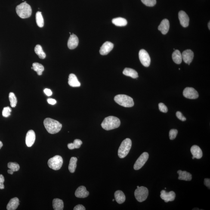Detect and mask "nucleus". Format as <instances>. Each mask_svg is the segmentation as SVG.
<instances>
[{
  "label": "nucleus",
  "instance_id": "36",
  "mask_svg": "<svg viewBox=\"0 0 210 210\" xmlns=\"http://www.w3.org/2000/svg\"><path fill=\"white\" fill-rule=\"evenodd\" d=\"M178 134V131L176 129H171L169 131V138L170 139L172 140L174 139L176 137Z\"/></svg>",
  "mask_w": 210,
  "mask_h": 210
},
{
  "label": "nucleus",
  "instance_id": "27",
  "mask_svg": "<svg viewBox=\"0 0 210 210\" xmlns=\"http://www.w3.org/2000/svg\"><path fill=\"white\" fill-rule=\"evenodd\" d=\"M173 60L175 63L177 64H180L182 61V54L178 50H176L172 55Z\"/></svg>",
  "mask_w": 210,
  "mask_h": 210
},
{
  "label": "nucleus",
  "instance_id": "14",
  "mask_svg": "<svg viewBox=\"0 0 210 210\" xmlns=\"http://www.w3.org/2000/svg\"><path fill=\"white\" fill-rule=\"evenodd\" d=\"M35 140V134L33 130H29L26 134V142L28 147H31L33 145Z\"/></svg>",
  "mask_w": 210,
  "mask_h": 210
},
{
  "label": "nucleus",
  "instance_id": "17",
  "mask_svg": "<svg viewBox=\"0 0 210 210\" xmlns=\"http://www.w3.org/2000/svg\"><path fill=\"white\" fill-rule=\"evenodd\" d=\"M76 197L79 198H85L89 195V192L87 191L85 186H80L78 187L75 193Z\"/></svg>",
  "mask_w": 210,
  "mask_h": 210
},
{
  "label": "nucleus",
  "instance_id": "43",
  "mask_svg": "<svg viewBox=\"0 0 210 210\" xmlns=\"http://www.w3.org/2000/svg\"><path fill=\"white\" fill-rule=\"evenodd\" d=\"M47 101L48 103H49V104L51 105H54L55 104L57 103V101L55 99H48L47 100Z\"/></svg>",
  "mask_w": 210,
  "mask_h": 210
},
{
  "label": "nucleus",
  "instance_id": "39",
  "mask_svg": "<svg viewBox=\"0 0 210 210\" xmlns=\"http://www.w3.org/2000/svg\"><path fill=\"white\" fill-rule=\"evenodd\" d=\"M177 118L181 120V121L184 122L186 120V118L184 116H183L182 114L180 111H177L176 114Z\"/></svg>",
  "mask_w": 210,
  "mask_h": 210
},
{
  "label": "nucleus",
  "instance_id": "28",
  "mask_svg": "<svg viewBox=\"0 0 210 210\" xmlns=\"http://www.w3.org/2000/svg\"><path fill=\"white\" fill-rule=\"evenodd\" d=\"M34 51L35 54L38 56L40 59H43L46 57V54L43 50L42 46L38 44L35 46Z\"/></svg>",
  "mask_w": 210,
  "mask_h": 210
},
{
  "label": "nucleus",
  "instance_id": "5",
  "mask_svg": "<svg viewBox=\"0 0 210 210\" xmlns=\"http://www.w3.org/2000/svg\"><path fill=\"white\" fill-rule=\"evenodd\" d=\"M131 141L129 138L123 140L120 146L118 151V155L120 159H123L128 154L131 150Z\"/></svg>",
  "mask_w": 210,
  "mask_h": 210
},
{
  "label": "nucleus",
  "instance_id": "25",
  "mask_svg": "<svg viewBox=\"0 0 210 210\" xmlns=\"http://www.w3.org/2000/svg\"><path fill=\"white\" fill-rule=\"evenodd\" d=\"M53 206L55 210H63L64 207L63 201L61 199H55L53 201Z\"/></svg>",
  "mask_w": 210,
  "mask_h": 210
},
{
  "label": "nucleus",
  "instance_id": "8",
  "mask_svg": "<svg viewBox=\"0 0 210 210\" xmlns=\"http://www.w3.org/2000/svg\"><path fill=\"white\" fill-rule=\"evenodd\" d=\"M149 158V154L147 152H144L139 157L134 164V168L135 170L140 169L144 166Z\"/></svg>",
  "mask_w": 210,
  "mask_h": 210
},
{
  "label": "nucleus",
  "instance_id": "4",
  "mask_svg": "<svg viewBox=\"0 0 210 210\" xmlns=\"http://www.w3.org/2000/svg\"><path fill=\"white\" fill-rule=\"evenodd\" d=\"M114 100L118 104L124 107H132L134 104L133 99L125 95H118L115 96Z\"/></svg>",
  "mask_w": 210,
  "mask_h": 210
},
{
  "label": "nucleus",
  "instance_id": "47",
  "mask_svg": "<svg viewBox=\"0 0 210 210\" xmlns=\"http://www.w3.org/2000/svg\"><path fill=\"white\" fill-rule=\"evenodd\" d=\"M3 146V144L2 142L0 141V149L2 148Z\"/></svg>",
  "mask_w": 210,
  "mask_h": 210
},
{
  "label": "nucleus",
  "instance_id": "11",
  "mask_svg": "<svg viewBox=\"0 0 210 210\" xmlns=\"http://www.w3.org/2000/svg\"><path fill=\"white\" fill-rule=\"evenodd\" d=\"M160 197L161 199L167 203L169 201L171 202L175 200L176 194L173 191L167 192L165 190H163L161 192Z\"/></svg>",
  "mask_w": 210,
  "mask_h": 210
},
{
  "label": "nucleus",
  "instance_id": "21",
  "mask_svg": "<svg viewBox=\"0 0 210 210\" xmlns=\"http://www.w3.org/2000/svg\"><path fill=\"white\" fill-rule=\"evenodd\" d=\"M69 85L73 87H79L81 83L78 81L76 75L74 74H71L69 75L68 79Z\"/></svg>",
  "mask_w": 210,
  "mask_h": 210
},
{
  "label": "nucleus",
  "instance_id": "32",
  "mask_svg": "<svg viewBox=\"0 0 210 210\" xmlns=\"http://www.w3.org/2000/svg\"><path fill=\"white\" fill-rule=\"evenodd\" d=\"M9 98L12 107H15L17 106V100L15 95L13 92H10L9 95Z\"/></svg>",
  "mask_w": 210,
  "mask_h": 210
},
{
  "label": "nucleus",
  "instance_id": "33",
  "mask_svg": "<svg viewBox=\"0 0 210 210\" xmlns=\"http://www.w3.org/2000/svg\"><path fill=\"white\" fill-rule=\"evenodd\" d=\"M7 167L13 172H17L20 169V167L18 164L15 162H10L7 164Z\"/></svg>",
  "mask_w": 210,
  "mask_h": 210
},
{
  "label": "nucleus",
  "instance_id": "24",
  "mask_svg": "<svg viewBox=\"0 0 210 210\" xmlns=\"http://www.w3.org/2000/svg\"><path fill=\"white\" fill-rule=\"evenodd\" d=\"M124 75L127 76L131 77L133 78H137L138 77V73L134 69L126 68L123 72Z\"/></svg>",
  "mask_w": 210,
  "mask_h": 210
},
{
  "label": "nucleus",
  "instance_id": "48",
  "mask_svg": "<svg viewBox=\"0 0 210 210\" xmlns=\"http://www.w3.org/2000/svg\"><path fill=\"white\" fill-rule=\"evenodd\" d=\"M210 23L209 22V23H208V29H210Z\"/></svg>",
  "mask_w": 210,
  "mask_h": 210
},
{
  "label": "nucleus",
  "instance_id": "42",
  "mask_svg": "<svg viewBox=\"0 0 210 210\" xmlns=\"http://www.w3.org/2000/svg\"><path fill=\"white\" fill-rule=\"evenodd\" d=\"M44 91L47 96H50L52 95V92L49 89L46 88L44 90Z\"/></svg>",
  "mask_w": 210,
  "mask_h": 210
},
{
  "label": "nucleus",
  "instance_id": "30",
  "mask_svg": "<svg viewBox=\"0 0 210 210\" xmlns=\"http://www.w3.org/2000/svg\"><path fill=\"white\" fill-rule=\"evenodd\" d=\"M32 69L37 72V74L39 76L42 75V72L44 71V67L40 63H35L32 64Z\"/></svg>",
  "mask_w": 210,
  "mask_h": 210
},
{
  "label": "nucleus",
  "instance_id": "13",
  "mask_svg": "<svg viewBox=\"0 0 210 210\" xmlns=\"http://www.w3.org/2000/svg\"><path fill=\"white\" fill-rule=\"evenodd\" d=\"M114 47V44L112 42L107 41L103 44L100 50V53L101 55H107L111 51Z\"/></svg>",
  "mask_w": 210,
  "mask_h": 210
},
{
  "label": "nucleus",
  "instance_id": "10",
  "mask_svg": "<svg viewBox=\"0 0 210 210\" xmlns=\"http://www.w3.org/2000/svg\"><path fill=\"white\" fill-rule=\"evenodd\" d=\"M183 95L186 98L190 99H195L199 97V95L197 91L192 87H187L184 89Z\"/></svg>",
  "mask_w": 210,
  "mask_h": 210
},
{
  "label": "nucleus",
  "instance_id": "35",
  "mask_svg": "<svg viewBox=\"0 0 210 210\" xmlns=\"http://www.w3.org/2000/svg\"><path fill=\"white\" fill-rule=\"evenodd\" d=\"M11 109L9 107H6L4 108L2 112V116L4 117H8L11 115Z\"/></svg>",
  "mask_w": 210,
  "mask_h": 210
},
{
  "label": "nucleus",
  "instance_id": "19",
  "mask_svg": "<svg viewBox=\"0 0 210 210\" xmlns=\"http://www.w3.org/2000/svg\"><path fill=\"white\" fill-rule=\"evenodd\" d=\"M170 24L169 21L165 19L163 20L158 27V29L163 34H166L169 30Z\"/></svg>",
  "mask_w": 210,
  "mask_h": 210
},
{
  "label": "nucleus",
  "instance_id": "12",
  "mask_svg": "<svg viewBox=\"0 0 210 210\" xmlns=\"http://www.w3.org/2000/svg\"><path fill=\"white\" fill-rule=\"evenodd\" d=\"M178 16L181 26L184 27H188L189 26L190 19L187 14L184 11H181L179 12Z\"/></svg>",
  "mask_w": 210,
  "mask_h": 210
},
{
  "label": "nucleus",
  "instance_id": "1",
  "mask_svg": "<svg viewBox=\"0 0 210 210\" xmlns=\"http://www.w3.org/2000/svg\"><path fill=\"white\" fill-rule=\"evenodd\" d=\"M44 125L47 131L50 134H57L62 128V125L60 122L50 118H46L44 120Z\"/></svg>",
  "mask_w": 210,
  "mask_h": 210
},
{
  "label": "nucleus",
  "instance_id": "29",
  "mask_svg": "<svg viewBox=\"0 0 210 210\" xmlns=\"http://www.w3.org/2000/svg\"><path fill=\"white\" fill-rule=\"evenodd\" d=\"M77 161V158L75 157H72L71 158L69 165V170L71 173L75 172L76 168Z\"/></svg>",
  "mask_w": 210,
  "mask_h": 210
},
{
  "label": "nucleus",
  "instance_id": "50",
  "mask_svg": "<svg viewBox=\"0 0 210 210\" xmlns=\"http://www.w3.org/2000/svg\"><path fill=\"white\" fill-rule=\"evenodd\" d=\"M115 201V199L112 200V201Z\"/></svg>",
  "mask_w": 210,
  "mask_h": 210
},
{
  "label": "nucleus",
  "instance_id": "15",
  "mask_svg": "<svg viewBox=\"0 0 210 210\" xmlns=\"http://www.w3.org/2000/svg\"><path fill=\"white\" fill-rule=\"evenodd\" d=\"M182 59L185 63L190 65L193 60L194 54L193 51L190 50H187L183 52L182 54Z\"/></svg>",
  "mask_w": 210,
  "mask_h": 210
},
{
  "label": "nucleus",
  "instance_id": "41",
  "mask_svg": "<svg viewBox=\"0 0 210 210\" xmlns=\"http://www.w3.org/2000/svg\"><path fill=\"white\" fill-rule=\"evenodd\" d=\"M74 210H85L86 208L83 206V205H78L75 207L74 208Z\"/></svg>",
  "mask_w": 210,
  "mask_h": 210
},
{
  "label": "nucleus",
  "instance_id": "44",
  "mask_svg": "<svg viewBox=\"0 0 210 210\" xmlns=\"http://www.w3.org/2000/svg\"><path fill=\"white\" fill-rule=\"evenodd\" d=\"M204 184L208 188H210V179L205 178L204 180Z\"/></svg>",
  "mask_w": 210,
  "mask_h": 210
},
{
  "label": "nucleus",
  "instance_id": "7",
  "mask_svg": "<svg viewBox=\"0 0 210 210\" xmlns=\"http://www.w3.org/2000/svg\"><path fill=\"white\" fill-rule=\"evenodd\" d=\"M148 194V190L144 186H141L137 188L134 193L136 199L140 202L145 200L147 199Z\"/></svg>",
  "mask_w": 210,
  "mask_h": 210
},
{
  "label": "nucleus",
  "instance_id": "2",
  "mask_svg": "<svg viewBox=\"0 0 210 210\" xmlns=\"http://www.w3.org/2000/svg\"><path fill=\"white\" fill-rule=\"evenodd\" d=\"M120 121L116 117L109 116L105 118L101 124L103 129L106 131H110L118 128L120 125Z\"/></svg>",
  "mask_w": 210,
  "mask_h": 210
},
{
  "label": "nucleus",
  "instance_id": "40",
  "mask_svg": "<svg viewBox=\"0 0 210 210\" xmlns=\"http://www.w3.org/2000/svg\"><path fill=\"white\" fill-rule=\"evenodd\" d=\"M4 178L2 174H0V189L2 190L4 188Z\"/></svg>",
  "mask_w": 210,
  "mask_h": 210
},
{
  "label": "nucleus",
  "instance_id": "45",
  "mask_svg": "<svg viewBox=\"0 0 210 210\" xmlns=\"http://www.w3.org/2000/svg\"><path fill=\"white\" fill-rule=\"evenodd\" d=\"M68 147L70 149H75V146H74L73 143H69L67 145Z\"/></svg>",
  "mask_w": 210,
  "mask_h": 210
},
{
  "label": "nucleus",
  "instance_id": "6",
  "mask_svg": "<svg viewBox=\"0 0 210 210\" xmlns=\"http://www.w3.org/2000/svg\"><path fill=\"white\" fill-rule=\"evenodd\" d=\"M63 163V158L59 155L51 158L48 161V166L50 168L55 171H57L62 168Z\"/></svg>",
  "mask_w": 210,
  "mask_h": 210
},
{
  "label": "nucleus",
  "instance_id": "46",
  "mask_svg": "<svg viewBox=\"0 0 210 210\" xmlns=\"http://www.w3.org/2000/svg\"><path fill=\"white\" fill-rule=\"evenodd\" d=\"M7 172H8L9 174H13V172H13V171H12V170L11 169H9L7 171Z\"/></svg>",
  "mask_w": 210,
  "mask_h": 210
},
{
  "label": "nucleus",
  "instance_id": "49",
  "mask_svg": "<svg viewBox=\"0 0 210 210\" xmlns=\"http://www.w3.org/2000/svg\"><path fill=\"white\" fill-rule=\"evenodd\" d=\"M139 187V186H137V188H138Z\"/></svg>",
  "mask_w": 210,
  "mask_h": 210
},
{
  "label": "nucleus",
  "instance_id": "34",
  "mask_svg": "<svg viewBox=\"0 0 210 210\" xmlns=\"http://www.w3.org/2000/svg\"><path fill=\"white\" fill-rule=\"evenodd\" d=\"M142 2L147 6L152 7L156 3V0H141Z\"/></svg>",
  "mask_w": 210,
  "mask_h": 210
},
{
  "label": "nucleus",
  "instance_id": "3",
  "mask_svg": "<svg viewBox=\"0 0 210 210\" xmlns=\"http://www.w3.org/2000/svg\"><path fill=\"white\" fill-rule=\"evenodd\" d=\"M16 11L19 17L23 19L30 17L32 13L31 7L26 1L17 6Z\"/></svg>",
  "mask_w": 210,
  "mask_h": 210
},
{
  "label": "nucleus",
  "instance_id": "20",
  "mask_svg": "<svg viewBox=\"0 0 210 210\" xmlns=\"http://www.w3.org/2000/svg\"><path fill=\"white\" fill-rule=\"evenodd\" d=\"M179 174V180H184L186 181H190L192 180V175L190 173L187 172L186 171H182L181 170H179L177 172Z\"/></svg>",
  "mask_w": 210,
  "mask_h": 210
},
{
  "label": "nucleus",
  "instance_id": "9",
  "mask_svg": "<svg viewBox=\"0 0 210 210\" xmlns=\"http://www.w3.org/2000/svg\"><path fill=\"white\" fill-rule=\"evenodd\" d=\"M139 58L143 66L146 67H148L150 66V57L145 50L142 49L140 50L139 52Z\"/></svg>",
  "mask_w": 210,
  "mask_h": 210
},
{
  "label": "nucleus",
  "instance_id": "22",
  "mask_svg": "<svg viewBox=\"0 0 210 210\" xmlns=\"http://www.w3.org/2000/svg\"><path fill=\"white\" fill-rule=\"evenodd\" d=\"M20 204L18 198L15 197L10 200L9 202L7 204V209L8 210H15L17 209Z\"/></svg>",
  "mask_w": 210,
  "mask_h": 210
},
{
  "label": "nucleus",
  "instance_id": "31",
  "mask_svg": "<svg viewBox=\"0 0 210 210\" xmlns=\"http://www.w3.org/2000/svg\"><path fill=\"white\" fill-rule=\"evenodd\" d=\"M35 17L37 25L39 27H42L44 25V21L41 12H37Z\"/></svg>",
  "mask_w": 210,
  "mask_h": 210
},
{
  "label": "nucleus",
  "instance_id": "38",
  "mask_svg": "<svg viewBox=\"0 0 210 210\" xmlns=\"http://www.w3.org/2000/svg\"><path fill=\"white\" fill-rule=\"evenodd\" d=\"M82 142L81 140L76 139L74 140L73 144L75 146V149H78L81 147V145L82 144Z\"/></svg>",
  "mask_w": 210,
  "mask_h": 210
},
{
  "label": "nucleus",
  "instance_id": "16",
  "mask_svg": "<svg viewBox=\"0 0 210 210\" xmlns=\"http://www.w3.org/2000/svg\"><path fill=\"white\" fill-rule=\"evenodd\" d=\"M79 39L76 35L72 34L70 35L68 41L67 46L69 49L73 50L78 46Z\"/></svg>",
  "mask_w": 210,
  "mask_h": 210
},
{
  "label": "nucleus",
  "instance_id": "26",
  "mask_svg": "<svg viewBox=\"0 0 210 210\" xmlns=\"http://www.w3.org/2000/svg\"><path fill=\"white\" fill-rule=\"evenodd\" d=\"M112 22L113 24L117 26H125L127 24V20L122 17H118L112 19Z\"/></svg>",
  "mask_w": 210,
  "mask_h": 210
},
{
  "label": "nucleus",
  "instance_id": "23",
  "mask_svg": "<svg viewBox=\"0 0 210 210\" xmlns=\"http://www.w3.org/2000/svg\"><path fill=\"white\" fill-rule=\"evenodd\" d=\"M115 197L116 202L119 204L124 203L125 201L126 197L123 192L120 190L117 191L115 193Z\"/></svg>",
  "mask_w": 210,
  "mask_h": 210
},
{
  "label": "nucleus",
  "instance_id": "18",
  "mask_svg": "<svg viewBox=\"0 0 210 210\" xmlns=\"http://www.w3.org/2000/svg\"><path fill=\"white\" fill-rule=\"evenodd\" d=\"M191 152L193 155L192 159H200L203 156V153L200 147L196 145H193L191 148Z\"/></svg>",
  "mask_w": 210,
  "mask_h": 210
},
{
  "label": "nucleus",
  "instance_id": "37",
  "mask_svg": "<svg viewBox=\"0 0 210 210\" xmlns=\"http://www.w3.org/2000/svg\"><path fill=\"white\" fill-rule=\"evenodd\" d=\"M159 107L160 111L161 112L166 113L168 111V108L164 103H159Z\"/></svg>",
  "mask_w": 210,
  "mask_h": 210
}]
</instances>
